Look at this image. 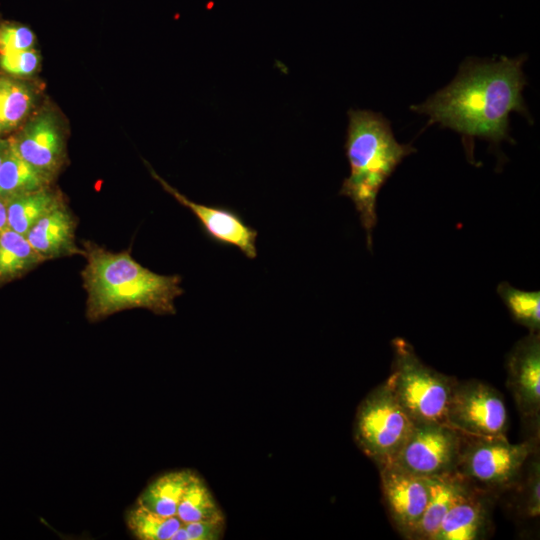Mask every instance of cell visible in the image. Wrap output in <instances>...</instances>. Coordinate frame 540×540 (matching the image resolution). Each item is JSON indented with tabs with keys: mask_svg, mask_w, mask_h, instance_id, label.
<instances>
[{
	"mask_svg": "<svg viewBox=\"0 0 540 540\" xmlns=\"http://www.w3.org/2000/svg\"><path fill=\"white\" fill-rule=\"evenodd\" d=\"M176 516L183 523L225 519L212 492L196 472L182 494Z\"/></svg>",
	"mask_w": 540,
	"mask_h": 540,
	"instance_id": "cell-20",
	"label": "cell"
},
{
	"mask_svg": "<svg viewBox=\"0 0 540 540\" xmlns=\"http://www.w3.org/2000/svg\"><path fill=\"white\" fill-rule=\"evenodd\" d=\"M125 523L138 540H171L183 522L175 516H162L135 503L125 513Z\"/></svg>",
	"mask_w": 540,
	"mask_h": 540,
	"instance_id": "cell-22",
	"label": "cell"
},
{
	"mask_svg": "<svg viewBox=\"0 0 540 540\" xmlns=\"http://www.w3.org/2000/svg\"><path fill=\"white\" fill-rule=\"evenodd\" d=\"M43 261L26 236L10 228L0 233V281L13 279Z\"/></svg>",
	"mask_w": 540,
	"mask_h": 540,
	"instance_id": "cell-19",
	"label": "cell"
},
{
	"mask_svg": "<svg viewBox=\"0 0 540 540\" xmlns=\"http://www.w3.org/2000/svg\"><path fill=\"white\" fill-rule=\"evenodd\" d=\"M34 32L26 25L2 21L0 22V54L33 48Z\"/></svg>",
	"mask_w": 540,
	"mask_h": 540,
	"instance_id": "cell-25",
	"label": "cell"
},
{
	"mask_svg": "<svg viewBox=\"0 0 540 540\" xmlns=\"http://www.w3.org/2000/svg\"><path fill=\"white\" fill-rule=\"evenodd\" d=\"M506 385L512 395L527 438L539 439L540 336L529 334L515 343L506 357Z\"/></svg>",
	"mask_w": 540,
	"mask_h": 540,
	"instance_id": "cell-9",
	"label": "cell"
},
{
	"mask_svg": "<svg viewBox=\"0 0 540 540\" xmlns=\"http://www.w3.org/2000/svg\"><path fill=\"white\" fill-rule=\"evenodd\" d=\"M84 254L87 263L82 278L90 322L132 308L175 314L174 301L184 292L179 275L157 274L134 260L129 251L113 253L89 244Z\"/></svg>",
	"mask_w": 540,
	"mask_h": 540,
	"instance_id": "cell-2",
	"label": "cell"
},
{
	"mask_svg": "<svg viewBox=\"0 0 540 540\" xmlns=\"http://www.w3.org/2000/svg\"><path fill=\"white\" fill-rule=\"evenodd\" d=\"M525 55L499 60L467 59L454 80L411 109L429 117L428 124H439L458 132L467 157L473 159V139L498 144L510 140L509 116L518 112L529 117L522 91Z\"/></svg>",
	"mask_w": 540,
	"mask_h": 540,
	"instance_id": "cell-1",
	"label": "cell"
},
{
	"mask_svg": "<svg viewBox=\"0 0 540 540\" xmlns=\"http://www.w3.org/2000/svg\"><path fill=\"white\" fill-rule=\"evenodd\" d=\"M348 118L345 153L350 174L340 195L353 202L371 250L378 194L397 166L416 149L396 140L390 122L381 113L350 109Z\"/></svg>",
	"mask_w": 540,
	"mask_h": 540,
	"instance_id": "cell-3",
	"label": "cell"
},
{
	"mask_svg": "<svg viewBox=\"0 0 540 540\" xmlns=\"http://www.w3.org/2000/svg\"><path fill=\"white\" fill-rule=\"evenodd\" d=\"M463 434L447 424H414L392 463L412 474L435 477L455 472Z\"/></svg>",
	"mask_w": 540,
	"mask_h": 540,
	"instance_id": "cell-8",
	"label": "cell"
},
{
	"mask_svg": "<svg viewBox=\"0 0 540 540\" xmlns=\"http://www.w3.org/2000/svg\"><path fill=\"white\" fill-rule=\"evenodd\" d=\"M225 531V519L183 523L171 540H219Z\"/></svg>",
	"mask_w": 540,
	"mask_h": 540,
	"instance_id": "cell-27",
	"label": "cell"
},
{
	"mask_svg": "<svg viewBox=\"0 0 540 540\" xmlns=\"http://www.w3.org/2000/svg\"><path fill=\"white\" fill-rule=\"evenodd\" d=\"M75 220L64 204L42 217L26 235L44 259L84 253L75 244Z\"/></svg>",
	"mask_w": 540,
	"mask_h": 540,
	"instance_id": "cell-14",
	"label": "cell"
},
{
	"mask_svg": "<svg viewBox=\"0 0 540 540\" xmlns=\"http://www.w3.org/2000/svg\"><path fill=\"white\" fill-rule=\"evenodd\" d=\"M40 64V55L31 48L0 54V67L10 75L30 76Z\"/></svg>",
	"mask_w": 540,
	"mask_h": 540,
	"instance_id": "cell-26",
	"label": "cell"
},
{
	"mask_svg": "<svg viewBox=\"0 0 540 540\" xmlns=\"http://www.w3.org/2000/svg\"><path fill=\"white\" fill-rule=\"evenodd\" d=\"M429 478V499L414 533V540H434L447 512L473 488L456 472Z\"/></svg>",
	"mask_w": 540,
	"mask_h": 540,
	"instance_id": "cell-15",
	"label": "cell"
},
{
	"mask_svg": "<svg viewBox=\"0 0 540 540\" xmlns=\"http://www.w3.org/2000/svg\"><path fill=\"white\" fill-rule=\"evenodd\" d=\"M8 228L26 236L42 217L63 205L60 195L49 187L6 199Z\"/></svg>",
	"mask_w": 540,
	"mask_h": 540,
	"instance_id": "cell-16",
	"label": "cell"
},
{
	"mask_svg": "<svg viewBox=\"0 0 540 540\" xmlns=\"http://www.w3.org/2000/svg\"><path fill=\"white\" fill-rule=\"evenodd\" d=\"M151 174L166 192L195 215L209 239L223 246L239 249L248 259L257 257L256 240L258 232L250 227L239 213L226 207L204 205L191 201L169 185L152 169Z\"/></svg>",
	"mask_w": 540,
	"mask_h": 540,
	"instance_id": "cell-11",
	"label": "cell"
},
{
	"mask_svg": "<svg viewBox=\"0 0 540 540\" xmlns=\"http://www.w3.org/2000/svg\"><path fill=\"white\" fill-rule=\"evenodd\" d=\"M10 142L25 161L44 174L53 178L60 169L64 159V139L51 112L38 113Z\"/></svg>",
	"mask_w": 540,
	"mask_h": 540,
	"instance_id": "cell-12",
	"label": "cell"
},
{
	"mask_svg": "<svg viewBox=\"0 0 540 540\" xmlns=\"http://www.w3.org/2000/svg\"><path fill=\"white\" fill-rule=\"evenodd\" d=\"M512 488H518V513L525 518H537L540 514V461L539 449L526 460L520 476Z\"/></svg>",
	"mask_w": 540,
	"mask_h": 540,
	"instance_id": "cell-24",
	"label": "cell"
},
{
	"mask_svg": "<svg viewBox=\"0 0 540 540\" xmlns=\"http://www.w3.org/2000/svg\"><path fill=\"white\" fill-rule=\"evenodd\" d=\"M446 424L474 437H506L508 415L501 393L476 379L454 383L446 410Z\"/></svg>",
	"mask_w": 540,
	"mask_h": 540,
	"instance_id": "cell-7",
	"label": "cell"
},
{
	"mask_svg": "<svg viewBox=\"0 0 540 540\" xmlns=\"http://www.w3.org/2000/svg\"><path fill=\"white\" fill-rule=\"evenodd\" d=\"M539 439L510 443L507 437L464 435L455 472L474 488L495 494L512 489Z\"/></svg>",
	"mask_w": 540,
	"mask_h": 540,
	"instance_id": "cell-5",
	"label": "cell"
},
{
	"mask_svg": "<svg viewBox=\"0 0 540 540\" xmlns=\"http://www.w3.org/2000/svg\"><path fill=\"white\" fill-rule=\"evenodd\" d=\"M385 506L394 527L413 539L429 499V477L412 474L394 464L378 467Z\"/></svg>",
	"mask_w": 540,
	"mask_h": 540,
	"instance_id": "cell-10",
	"label": "cell"
},
{
	"mask_svg": "<svg viewBox=\"0 0 540 540\" xmlns=\"http://www.w3.org/2000/svg\"><path fill=\"white\" fill-rule=\"evenodd\" d=\"M194 471L189 469L166 472L144 488L137 503L162 516H175L182 494Z\"/></svg>",
	"mask_w": 540,
	"mask_h": 540,
	"instance_id": "cell-17",
	"label": "cell"
},
{
	"mask_svg": "<svg viewBox=\"0 0 540 540\" xmlns=\"http://www.w3.org/2000/svg\"><path fill=\"white\" fill-rule=\"evenodd\" d=\"M9 141H5L0 139V165L6 155V152L8 150Z\"/></svg>",
	"mask_w": 540,
	"mask_h": 540,
	"instance_id": "cell-29",
	"label": "cell"
},
{
	"mask_svg": "<svg viewBox=\"0 0 540 540\" xmlns=\"http://www.w3.org/2000/svg\"><path fill=\"white\" fill-rule=\"evenodd\" d=\"M491 494L472 488L443 518L434 540H476L489 529Z\"/></svg>",
	"mask_w": 540,
	"mask_h": 540,
	"instance_id": "cell-13",
	"label": "cell"
},
{
	"mask_svg": "<svg viewBox=\"0 0 540 540\" xmlns=\"http://www.w3.org/2000/svg\"><path fill=\"white\" fill-rule=\"evenodd\" d=\"M34 94L18 80L0 76V133L14 130L30 113Z\"/></svg>",
	"mask_w": 540,
	"mask_h": 540,
	"instance_id": "cell-21",
	"label": "cell"
},
{
	"mask_svg": "<svg viewBox=\"0 0 540 540\" xmlns=\"http://www.w3.org/2000/svg\"><path fill=\"white\" fill-rule=\"evenodd\" d=\"M496 291L515 322L527 328L529 332L539 333V291L520 290L506 281L500 282Z\"/></svg>",
	"mask_w": 540,
	"mask_h": 540,
	"instance_id": "cell-23",
	"label": "cell"
},
{
	"mask_svg": "<svg viewBox=\"0 0 540 540\" xmlns=\"http://www.w3.org/2000/svg\"><path fill=\"white\" fill-rule=\"evenodd\" d=\"M414 427L386 382L372 389L358 405L353 438L377 467L393 462Z\"/></svg>",
	"mask_w": 540,
	"mask_h": 540,
	"instance_id": "cell-6",
	"label": "cell"
},
{
	"mask_svg": "<svg viewBox=\"0 0 540 540\" xmlns=\"http://www.w3.org/2000/svg\"><path fill=\"white\" fill-rule=\"evenodd\" d=\"M52 179L25 161L9 140L8 150L0 165V197L8 199L49 187Z\"/></svg>",
	"mask_w": 540,
	"mask_h": 540,
	"instance_id": "cell-18",
	"label": "cell"
},
{
	"mask_svg": "<svg viewBox=\"0 0 540 540\" xmlns=\"http://www.w3.org/2000/svg\"><path fill=\"white\" fill-rule=\"evenodd\" d=\"M391 373L385 381L414 424H446V410L456 379L421 361L405 339L392 341Z\"/></svg>",
	"mask_w": 540,
	"mask_h": 540,
	"instance_id": "cell-4",
	"label": "cell"
},
{
	"mask_svg": "<svg viewBox=\"0 0 540 540\" xmlns=\"http://www.w3.org/2000/svg\"><path fill=\"white\" fill-rule=\"evenodd\" d=\"M8 228L7 222V201L0 197V233Z\"/></svg>",
	"mask_w": 540,
	"mask_h": 540,
	"instance_id": "cell-28",
	"label": "cell"
}]
</instances>
